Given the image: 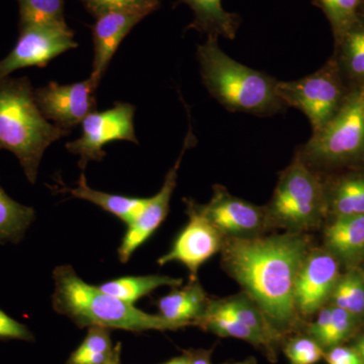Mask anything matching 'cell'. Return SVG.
Returning <instances> with one entry per match:
<instances>
[{"instance_id":"6da1fadb","label":"cell","mask_w":364,"mask_h":364,"mask_svg":"<svg viewBox=\"0 0 364 364\" xmlns=\"http://www.w3.org/2000/svg\"><path fill=\"white\" fill-rule=\"evenodd\" d=\"M223 265L282 335L296 321L294 286L310 243L303 233L225 238Z\"/></svg>"},{"instance_id":"7a4b0ae2","label":"cell","mask_w":364,"mask_h":364,"mask_svg":"<svg viewBox=\"0 0 364 364\" xmlns=\"http://www.w3.org/2000/svg\"><path fill=\"white\" fill-rule=\"evenodd\" d=\"M55 291L53 308L66 316L78 327H98L140 333L148 330L181 329L183 326L160 315H150L135 308L133 304L105 293L78 277L70 265H61L53 272Z\"/></svg>"},{"instance_id":"3957f363","label":"cell","mask_w":364,"mask_h":364,"mask_svg":"<svg viewBox=\"0 0 364 364\" xmlns=\"http://www.w3.org/2000/svg\"><path fill=\"white\" fill-rule=\"evenodd\" d=\"M218 39L208 36L196 51L203 85L212 97L231 112L270 117L286 111L277 92L279 80L228 56Z\"/></svg>"},{"instance_id":"277c9868","label":"cell","mask_w":364,"mask_h":364,"mask_svg":"<svg viewBox=\"0 0 364 364\" xmlns=\"http://www.w3.org/2000/svg\"><path fill=\"white\" fill-rule=\"evenodd\" d=\"M69 133L46 119L28 78L0 79V150L18 158L31 183L47 148Z\"/></svg>"},{"instance_id":"5b68a950","label":"cell","mask_w":364,"mask_h":364,"mask_svg":"<svg viewBox=\"0 0 364 364\" xmlns=\"http://www.w3.org/2000/svg\"><path fill=\"white\" fill-rule=\"evenodd\" d=\"M298 152L321 173L364 167V85L351 87L338 114Z\"/></svg>"},{"instance_id":"8992f818","label":"cell","mask_w":364,"mask_h":364,"mask_svg":"<svg viewBox=\"0 0 364 364\" xmlns=\"http://www.w3.org/2000/svg\"><path fill=\"white\" fill-rule=\"evenodd\" d=\"M272 226L303 233L327 217L324 174L315 171L299 152L279 174L272 200L265 207Z\"/></svg>"},{"instance_id":"52a82bcc","label":"cell","mask_w":364,"mask_h":364,"mask_svg":"<svg viewBox=\"0 0 364 364\" xmlns=\"http://www.w3.org/2000/svg\"><path fill=\"white\" fill-rule=\"evenodd\" d=\"M351 87L333 57L305 77L277 82V92L287 107L303 112L318 133L338 114Z\"/></svg>"},{"instance_id":"ba28073f","label":"cell","mask_w":364,"mask_h":364,"mask_svg":"<svg viewBox=\"0 0 364 364\" xmlns=\"http://www.w3.org/2000/svg\"><path fill=\"white\" fill-rule=\"evenodd\" d=\"M135 107L127 102H116L105 112H92L83 119L82 135L66 144L71 154L78 155L79 167L85 171L90 161H102L104 147L112 141H129L138 144L134 129Z\"/></svg>"},{"instance_id":"9c48e42d","label":"cell","mask_w":364,"mask_h":364,"mask_svg":"<svg viewBox=\"0 0 364 364\" xmlns=\"http://www.w3.org/2000/svg\"><path fill=\"white\" fill-rule=\"evenodd\" d=\"M74 33L68 26H28L21 28L20 37L11 52L0 60V79L26 67H46L53 59L77 48Z\"/></svg>"},{"instance_id":"30bf717a","label":"cell","mask_w":364,"mask_h":364,"mask_svg":"<svg viewBox=\"0 0 364 364\" xmlns=\"http://www.w3.org/2000/svg\"><path fill=\"white\" fill-rule=\"evenodd\" d=\"M186 203L188 225L176 237L169 252L158 259V264L181 262L188 267L191 280H196L198 268L222 250L225 237L203 215L200 205L191 200H186Z\"/></svg>"},{"instance_id":"8fae6325","label":"cell","mask_w":364,"mask_h":364,"mask_svg":"<svg viewBox=\"0 0 364 364\" xmlns=\"http://www.w3.org/2000/svg\"><path fill=\"white\" fill-rule=\"evenodd\" d=\"M200 210L225 238H256L272 226L265 207L232 196L222 186H214L212 200Z\"/></svg>"},{"instance_id":"7c38bea8","label":"cell","mask_w":364,"mask_h":364,"mask_svg":"<svg viewBox=\"0 0 364 364\" xmlns=\"http://www.w3.org/2000/svg\"><path fill=\"white\" fill-rule=\"evenodd\" d=\"M98 85L90 77L73 85H61L52 81L35 90V98L40 111L48 121L64 130L82 123L97 107Z\"/></svg>"},{"instance_id":"4fadbf2b","label":"cell","mask_w":364,"mask_h":364,"mask_svg":"<svg viewBox=\"0 0 364 364\" xmlns=\"http://www.w3.org/2000/svg\"><path fill=\"white\" fill-rule=\"evenodd\" d=\"M186 109H188V132L184 139L181 154L177 158L174 166L169 170L165 177L164 183H163L159 193L153 198H148V202L141 210L140 214L136 215L135 220L128 225V229H127L121 246L117 250L121 262H128L136 249L150 238L151 235L156 231L168 214L170 200H171L172 193L176 186L177 174H178L182 158L186 151L196 146V138L191 123V114H189L191 112L188 107Z\"/></svg>"},{"instance_id":"5bb4252c","label":"cell","mask_w":364,"mask_h":364,"mask_svg":"<svg viewBox=\"0 0 364 364\" xmlns=\"http://www.w3.org/2000/svg\"><path fill=\"white\" fill-rule=\"evenodd\" d=\"M340 262L327 249L310 250L301 264L294 286V305L303 316L318 312L329 303L340 274Z\"/></svg>"},{"instance_id":"9a60e30c","label":"cell","mask_w":364,"mask_h":364,"mask_svg":"<svg viewBox=\"0 0 364 364\" xmlns=\"http://www.w3.org/2000/svg\"><path fill=\"white\" fill-rule=\"evenodd\" d=\"M146 16V14L132 11H112L97 16L95 25L91 26L95 57L90 77L97 85H100L119 46L134 26Z\"/></svg>"},{"instance_id":"2e32d148","label":"cell","mask_w":364,"mask_h":364,"mask_svg":"<svg viewBox=\"0 0 364 364\" xmlns=\"http://www.w3.org/2000/svg\"><path fill=\"white\" fill-rule=\"evenodd\" d=\"M344 170L336 176H324L330 219L364 215V167Z\"/></svg>"},{"instance_id":"e0dca14e","label":"cell","mask_w":364,"mask_h":364,"mask_svg":"<svg viewBox=\"0 0 364 364\" xmlns=\"http://www.w3.org/2000/svg\"><path fill=\"white\" fill-rule=\"evenodd\" d=\"M324 248L348 268L364 262V215L330 219L324 232Z\"/></svg>"},{"instance_id":"ac0fdd59","label":"cell","mask_w":364,"mask_h":364,"mask_svg":"<svg viewBox=\"0 0 364 364\" xmlns=\"http://www.w3.org/2000/svg\"><path fill=\"white\" fill-rule=\"evenodd\" d=\"M208 305L247 326L267 340L275 349L284 338V335L274 327L267 314L246 293L226 299H210Z\"/></svg>"},{"instance_id":"d6986e66","label":"cell","mask_w":364,"mask_h":364,"mask_svg":"<svg viewBox=\"0 0 364 364\" xmlns=\"http://www.w3.org/2000/svg\"><path fill=\"white\" fill-rule=\"evenodd\" d=\"M184 4L193 11V21L186 28H193L208 36L234 40L240 26L241 18L237 14L225 11L222 0H177L174 6Z\"/></svg>"},{"instance_id":"ffe728a7","label":"cell","mask_w":364,"mask_h":364,"mask_svg":"<svg viewBox=\"0 0 364 364\" xmlns=\"http://www.w3.org/2000/svg\"><path fill=\"white\" fill-rule=\"evenodd\" d=\"M333 58L350 87L364 85V18L359 16L334 40Z\"/></svg>"},{"instance_id":"44dd1931","label":"cell","mask_w":364,"mask_h":364,"mask_svg":"<svg viewBox=\"0 0 364 364\" xmlns=\"http://www.w3.org/2000/svg\"><path fill=\"white\" fill-rule=\"evenodd\" d=\"M208 301L205 289L196 279L158 299L157 306L161 317L186 327L195 324L205 313Z\"/></svg>"},{"instance_id":"7402d4cb","label":"cell","mask_w":364,"mask_h":364,"mask_svg":"<svg viewBox=\"0 0 364 364\" xmlns=\"http://www.w3.org/2000/svg\"><path fill=\"white\" fill-rule=\"evenodd\" d=\"M60 193H70L74 198L88 200L95 203L102 210L111 213L127 225L135 220L136 215L145 207L148 198H128V196L112 195L104 191L90 188L86 182L85 172L80 174L76 188H69L63 186Z\"/></svg>"},{"instance_id":"603a6c76","label":"cell","mask_w":364,"mask_h":364,"mask_svg":"<svg viewBox=\"0 0 364 364\" xmlns=\"http://www.w3.org/2000/svg\"><path fill=\"white\" fill-rule=\"evenodd\" d=\"M193 325L198 326L205 331L214 333L218 336L231 337V338L247 341L254 346L263 349L267 352L268 358H277V349L268 343L267 340L259 334L226 314L214 310L208 305L205 308V313L196 321Z\"/></svg>"},{"instance_id":"cb8c5ba5","label":"cell","mask_w":364,"mask_h":364,"mask_svg":"<svg viewBox=\"0 0 364 364\" xmlns=\"http://www.w3.org/2000/svg\"><path fill=\"white\" fill-rule=\"evenodd\" d=\"M182 284L181 279L167 277V275H143V277H126L111 280L98 286L105 293L127 301L135 303L143 296L161 287H176Z\"/></svg>"},{"instance_id":"d4e9b609","label":"cell","mask_w":364,"mask_h":364,"mask_svg":"<svg viewBox=\"0 0 364 364\" xmlns=\"http://www.w3.org/2000/svg\"><path fill=\"white\" fill-rule=\"evenodd\" d=\"M33 208L16 202L0 188V243H18L35 221Z\"/></svg>"},{"instance_id":"484cf974","label":"cell","mask_w":364,"mask_h":364,"mask_svg":"<svg viewBox=\"0 0 364 364\" xmlns=\"http://www.w3.org/2000/svg\"><path fill=\"white\" fill-rule=\"evenodd\" d=\"M343 309L358 321L364 318V269L361 267L348 268L340 274L329 303Z\"/></svg>"},{"instance_id":"4316f807","label":"cell","mask_w":364,"mask_h":364,"mask_svg":"<svg viewBox=\"0 0 364 364\" xmlns=\"http://www.w3.org/2000/svg\"><path fill=\"white\" fill-rule=\"evenodd\" d=\"M109 329L98 326L88 328L82 343L72 352L66 364H109L116 354Z\"/></svg>"},{"instance_id":"83f0119b","label":"cell","mask_w":364,"mask_h":364,"mask_svg":"<svg viewBox=\"0 0 364 364\" xmlns=\"http://www.w3.org/2000/svg\"><path fill=\"white\" fill-rule=\"evenodd\" d=\"M20 6V28L67 26L66 0H16Z\"/></svg>"},{"instance_id":"f1b7e54d","label":"cell","mask_w":364,"mask_h":364,"mask_svg":"<svg viewBox=\"0 0 364 364\" xmlns=\"http://www.w3.org/2000/svg\"><path fill=\"white\" fill-rule=\"evenodd\" d=\"M331 305V304H330ZM360 321L353 317L343 309L331 305V313L325 329L318 335L316 341L324 349L338 346L353 336Z\"/></svg>"},{"instance_id":"f546056e","label":"cell","mask_w":364,"mask_h":364,"mask_svg":"<svg viewBox=\"0 0 364 364\" xmlns=\"http://www.w3.org/2000/svg\"><path fill=\"white\" fill-rule=\"evenodd\" d=\"M364 0H314L331 26L334 40L339 38L358 18Z\"/></svg>"},{"instance_id":"4dcf8cb0","label":"cell","mask_w":364,"mask_h":364,"mask_svg":"<svg viewBox=\"0 0 364 364\" xmlns=\"http://www.w3.org/2000/svg\"><path fill=\"white\" fill-rule=\"evenodd\" d=\"M92 16H97L112 11H132L146 16L160 7V0H79Z\"/></svg>"},{"instance_id":"1f68e13d","label":"cell","mask_w":364,"mask_h":364,"mask_svg":"<svg viewBox=\"0 0 364 364\" xmlns=\"http://www.w3.org/2000/svg\"><path fill=\"white\" fill-rule=\"evenodd\" d=\"M291 364H316L324 358L325 349L312 337H296L284 346Z\"/></svg>"},{"instance_id":"d6a6232c","label":"cell","mask_w":364,"mask_h":364,"mask_svg":"<svg viewBox=\"0 0 364 364\" xmlns=\"http://www.w3.org/2000/svg\"><path fill=\"white\" fill-rule=\"evenodd\" d=\"M0 340L33 342L35 341V336L26 325L21 324L0 310Z\"/></svg>"},{"instance_id":"836d02e7","label":"cell","mask_w":364,"mask_h":364,"mask_svg":"<svg viewBox=\"0 0 364 364\" xmlns=\"http://www.w3.org/2000/svg\"><path fill=\"white\" fill-rule=\"evenodd\" d=\"M324 358L328 364H364L358 352L352 347L342 345L328 349V351L325 352Z\"/></svg>"},{"instance_id":"e575fe53","label":"cell","mask_w":364,"mask_h":364,"mask_svg":"<svg viewBox=\"0 0 364 364\" xmlns=\"http://www.w3.org/2000/svg\"><path fill=\"white\" fill-rule=\"evenodd\" d=\"M188 356L189 364H212L210 355L212 351L205 349H195V350L184 351Z\"/></svg>"},{"instance_id":"d590c367","label":"cell","mask_w":364,"mask_h":364,"mask_svg":"<svg viewBox=\"0 0 364 364\" xmlns=\"http://www.w3.org/2000/svg\"><path fill=\"white\" fill-rule=\"evenodd\" d=\"M352 348L358 352V355L360 356V358L363 359L364 363V335H361L360 337H358V338L356 339V341L354 342Z\"/></svg>"},{"instance_id":"8d00e7d4","label":"cell","mask_w":364,"mask_h":364,"mask_svg":"<svg viewBox=\"0 0 364 364\" xmlns=\"http://www.w3.org/2000/svg\"><path fill=\"white\" fill-rule=\"evenodd\" d=\"M163 364H189V361L188 356L183 354V355L179 356V358L171 359V360L167 361V363Z\"/></svg>"},{"instance_id":"74e56055","label":"cell","mask_w":364,"mask_h":364,"mask_svg":"<svg viewBox=\"0 0 364 364\" xmlns=\"http://www.w3.org/2000/svg\"><path fill=\"white\" fill-rule=\"evenodd\" d=\"M121 353H122V344H117L116 354H114V358L109 364H119L121 363Z\"/></svg>"},{"instance_id":"f35d334b","label":"cell","mask_w":364,"mask_h":364,"mask_svg":"<svg viewBox=\"0 0 364 364\" xmlns=\"http://www.w3.org/2000/svg\"><path fill=\"white\" fill-rule=\"evenodd\" d=\"M233 364H255V361H254L253 359H248V360L242 361V363H237Z\"/></svg>"},{"instance_id":"ab89813d","label":"cell","mask_w":364,"mask_h":364,"mask_svg":"<svg viewBox=\"0 0 364 364\" xmlns=\"http://www.w3.org/2000/svg\"><path fill=\"white\" fill-rule=\"evenodd\" d=\"M359 16H361L363 18H364V2L363 6H360V9H359Z\"/></svg>"}]
</instances>
